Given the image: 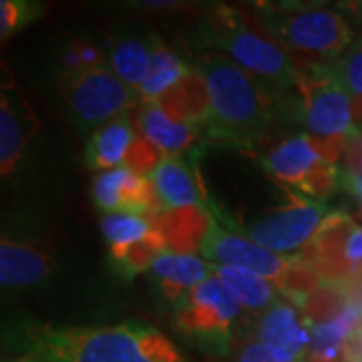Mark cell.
<instances>
[{"instance_id": "1", "label": "cell", "mask_w": 362, "mask_h": 362, "mask_svg": "<svg viewBox=\"0 0 362 362\" xmlns=\"http://www.w3.org/2000/svg\"><path fill=\"white\" fill-rule=\"evenodd\" d=\"M25 337L35 356L47 362H185L157 328L141 322L111 326H28Z\"/></svg>"}, {"instance_id": "2", "label": "cell", "mask_w": 362, "mask_h": 362, "mask_svg": "<svg viewBox=\"0 0 362 362\" xmlns=\"http://www.w3.org/2000/svg\"><path fill=\"white\" fill-rule=\"evenodd\" d=\"M206 85L209 101L207 135L233 143L259 139L274 121V93L220 52H206L192 61Z\"/></svg>"}, {"instance_id": "3", "label": "cell", "mask_w": 362, "mask_h": 362, "mask_svg": "<svg viewBox=\"0 0 362 362\" xmlns=\"http://www.w3.org/2000/svg\"><path fill=\"white\" fill-rule=\"evenodd\" d=\"M195 45L228 57L264 85L274 87V93L294 89L302 77V69L284 47L233 8L221 6L206 16L199 23Z\"/></svg>"}, {"instance_id": "4", "label": "cell", "mask_w": 362, "mask_h": 362, "mask_svg": "<svg viewBox=\"0 0 362 362\" xmlns=\"http://www.w3.org/2000/svg\"><path fill=\"white\" fill-rule=\"evenodd\" d=\"M262 28L304 69L330 66L350 45L352 33L340 11L324 4H264Z\"/></svg>"}, {"instance_id": "5", "label": "cell", "mask_w": 362, "mask_h": 362, "mask_svg": "<svg viewBox=\"0 0 362 362\" xmlns=\"http://www.w3.org/2000/svg\"><path fill=\"white\" fill-rule=\"evenodd\" d=\"M199 252L216 266L242 268L266 278L298 308H304L306 300L324 282L310 262L296 256H282L258 246L247 235H242L233 228H226L214 211Z\"/></svg>"}, {"instance_id": "6", "label": "cell", "mask_w": 362, "mask_h": 362, "mask_svg": "<svg viewBox=\"0 0 362 362\" xmlns=\"http://www.w3.org/2000/svg\"><path fill=\"white\" fill-rule=\"evenodd\" d=\"M195 156L165 157L149 175L159 202L153 218L159 230L177 244L202 240L211 220V209L197 180Z\"/></svg>"}, {"instance_id": "7", "label": "cell", "mask_w": 362, "mask_h": 362, "mask_svg": "<svg viewBox=\"0 0 362 362\" xmlns=\"http://www.w3.org/2000/svg\"><path fill=\"white\" fill-rule=\"evenodd\" d=\"M346 143L322 141L310 135H294L278 143L262 159L266 173L294 194L322 199L338 185L337 161Z\"/></svg>"}, {"instance_id": "8", "label": "cell", "mask_w": 362, "mask_h": 362, "mask_svg": "<svg viewBox=\"0 0 362 362\" xmlns=\"http://www.w3.org/2000/svg\"><path fill=\"white\" fill-rule=\"evenodd\" d=\"M292 103L296 121L316 139L349 143L358 133L352 95L332 73V65L304 69Z\"/></svg>"}, {"instance_id": "9", "label": "cell", "mask_w": 362, "mask_h": 362, "mask_svg": "<svg viewBox=\"0 0 362 362\" xmlns=\"http://www.w3.org/2000/svg\"><path fill=\"white\" fill-rule=\"evenodd\" d=\"M59 83L75 119L89 127H101L139 103V93L125 85L107 63L63 73Z\"/></svg>"}, {"instance_id": "10", "label": "cell", "mask_w": 362, "mask_h": 362, "mask_svg": "<svg viewBox=\"0 0 362 362\" xmlns=\"http://www.w3.org/2000/svg\"><path fill=\"white\" fill-rule=\"evenodd\" d=\"M328 216V206L322 199L292 194L288 204L250 221L246 233L258 246L282 256H292L298 250L314 244Z\"/></svg>"}, {"instance_id": "11", "label": "cell", "mask_w": 362, "mask_h": 362, "mask_svg": "<svg viewBox=\"0 0 362 362\" xmlns=\"http://www.w3.org/2000/svg\"><path fill=\"white\" fill-rule=\"evenodd\" d=\"M242 314L244 306L214 274L206 282L195 286L175 306V324L181 332L195 337L204 344L223 350Z\"/></svg>"}, {"instance_id": "12", "label": "cell", "mask_w": 362, "mask_h": 362, "mask_svg": "<svg viewBox=\"0 0 362 362\" xmlns=\"http://www.w3.org/2000/svg\"><path fill=\"white\" fill-rule=\"evenodd\" d=\"M39 119L26 99L25 90L14 83L11 71L2 63L0 85V169L8 177L18 168L28 143L39 131Z\"/></svg>"}, {"instance_id": "13", "label": "cell", "mask_w": 362, "mask_h": 362, "mask_svg": "<svg viewBox=\"0 0 362 362\" xmlns=\"http://www.w3.org/2000/svg\"><path fill=\"white\" fill-rule=\"evenodd\" d=\"M93 199L95 206L103 209L105 214L129 211L156 216L159 211L151 180L127 168L101 171L93 181Z\"/></svg>"}, {"instance_id": "14", "label": "cell", "mask_w": 362, "mask_h": 362, "mask_svg": "<svg viewBox=\"0 0 362 362\" xmlns=\"http://www.w3.org/2000/svg\"><path fill=\"white\" fill-rule=\"evenodd\" d=\"M149 272L153 274L163 296L168 298L173 306H177L195 286L206 282L207 278L216 274V264L202 259L195 254L168 250L153 259Z\"/></svg>"}, {"instance_id": "15", "label": "cell", "mask_w": 362, "mask_h": 362, "mask_svg": "<svg viewBox=\"0 0 362 362\" xmlns=\"http://www.w3.org/2000/svg\"><path fill=\"white\" fill-rule=\"evenodd\" d=\"M137 129L147 141L161 151L163 157H181L194 147L195 139L202 135L197 125L169 115L157 103H141L137 109Z\"/></svg>"}, {"instance_id": "16", "label": "cell", "mask_w": 362, "mask_h": 362, "mask_svg": "<svg viewBox=\"0 0 362 362\" xmlns=\"http://www.w3.org/2000/svg\"><path fill=\"white\" fill-rule=\"evenodd\" d=\"M310 328L308 318L300 316L294 304L276 302L270 310L264 312L256 328V340L274 344L298 361L306 362L312 344Z\"/></svg>"}, {"instance_id": "17", "label": "cell", "mask_w": 362, "mask_h": 362, "mask_svg": "<svg viewBox=\"0 0 362 362\" xmlns=\"http://www.w3.org/2000/svg\"><path fill=\"white\" fill-rule=\"evenodd\" d=\"M47 252L28 242L2 238L0 244V282L6 288H25L42 282L52 270Z\"/></svg>"}, {"instance_id": "18", "label": "cell", "mask_w": 362, "mask_h": 362, "mask_svg": "<svg viewBox=\"0 0 362 362\" xmlns=\"http://www.w3.org/2000/svg\"><path fill=\"white\" fill-rule=\"evenodd\" d=\"M137 135L139 129L131 121L129 113L111 119L93 133L87 145V165L101 171L123 168Z\"/></svg>"}, {"instance_id": "19", "label": "cell", "mask_w": 362, "mask_h": 362, "mask_svg": "<svg viewBox=\"0 0 362 362\" xmlns=\"http://www.w3.org/2000/svg\"><path fill=\"white\" fill-rule=\"evenodd\" d=\"M189 73H192V65H187L177 52H173L161 40L156 39L151 52V66L139 89V103H153L161 99L175 85H180Z\"/></svg>"}, {"instance_id": "20", "label": "cell", "mask_w": 362, "mask_h": 362, "mask_svg": "<svg viewBox=\"0 0 362 362\" xmlns=\"http://www.w3.org/2000/svg\"><path fill=\"white\" fill-rule=\"evenodd\" d=\"M153 40H145L141 37H119L111 42L109 51V66L115 71V75L131 89H141L151 66V52Z\"/></svg>"}, {"instance_id": "21", "label": "cell", "mask_w": 362, "mask_h": 362, "mask_svg": "<svg viewBox=\"0 0 362 362\" xmlns=\"http://www.w3.org/2000/svg\"><path fill=\"white\" fill-rule=\"evenodd\" d=\"M216 276L220 278L233 298L244 306V310L262 312L270 310L278 302V288L262 278L254 272L242 270V268H228V266H216Z\"/></svg>"}, {"instance_id": "22", "label": "cell", "mask_w": 362, "mask_h": 362, "mask_svg": "<svg viewBox=\"0 0 362 362\" xmlns=\"http://www.w3.org/2000/svg\"><path fill=\"white\" fill-rule=\"evenodd\" d=\"M101 230H103V238L109 246V256H111L147 240L159 228L153 216L115 211V214H105L101 220Z\"/></svg>"}, {"instance_id": "23", "label": "cell", "mask_w": 362, "mask_h": 362, "mask_svg": "<svg viewBox=\"0 0 362 362\" xmlns=\"http://www.w3.org/2000/svg\"><path fill=\"white\" fill-rule=\"evenodd\" d=\"M332 73L342 83V87L352 95V99H362V45H354L344 57L332 65Z\"/></svg>"}, {"instance_id": "24", "label": "cell", "mask_w": 362, "mask_h": 362, "mask_svg": "<svg viewBox=\"0 0 362 362\" xmlns=\"http://www.w3.org/2000/svg\"><path fill=\"white\" fill-rule=\"evenodd\" d=\"M39 13V6L21 2V0H2L0 2V37L6 39L14 30L25 26Z\"/></svg>"}, {"instance_id": "25", "label": "cell", "mask_w": 362, "mask_h": 362, "mask_svg": "<svg viewBox=\"0 0 362 362\" xmlns=\"http://www.w3.org/2000/svg\"><path fill=\"white\" fill-rule=\"evenodd\" d=\"M233 362H302L294 358L292 354H288L282 349L262 342V340H252L246 346L235 354Z\"/></svg>"}, {"instance_id": "26", "label": "cell", "mask_w": 362, "mask_h": 362, "mask_svg": "<svg viewBox=\"0 0 362 362\" xmlns=\"http://www.w3.org/2000/svg\"><path fill=\"white\" fill-rule=\"evenodd\" d=\"M103 57L97 47H93L90 42H78L77 40L69 47V51L63 57V65H65L63 73H77V71L103 65Z\"/></svg>"}, {"instance_id": "27", "label": "cell", "mask_w": 362, "mask_h": 362, "mask_svg": "<svg viewBox=\"0 0 362 362\" xmlns=\"http://www.w3.org/2000/svg\"><path fill=\"white\" fill-rule=\"evenodd\" d=\"M344 361L346 362H362V320H361V324L356 326L354 334L350 337L349 344H346Z\"/></svg>"}, {"instance_id": "28", "label": "cell", "mask_w": 362, "mask_h": 362, "mask_svg": "<svg viewBox=\"0 0 362 362\" xmlns=\"http://www.w3.org/2000/svg\"><path fill=\"white\" fill-rule=\"evenodd\" d=\"M344 185H346L350 192H352V194L356 195V197L362 202V175H358V177H352V180H344Z\"/></svg>"}, {"instance_id": "29", "label": "cell", "mask_w": 362, "mask_h": 362, "mask_svg": "<svg viewBox=\"0 0 362 362\" xmlns=\"http://www.w3.org/2000/svg\"><path fill=\"white\" fill-rule=\"evenodd\" d=\"M16 362H47V361H42V358H39V356L30 354V356H25V358H21V361H16Z\"/></svg>"}, {"instance_id": "30", "label": "cell", "mask_w": 362, "mask_h": 362, "mask_svg": "<svg viewBox=\"0 0 362 362\" xmlns=\"http://www.w3.org/2000/svg\"><path fill=\"white\" fill-rule=\"evenodd\" d=\"M361 45H362V39H361Z\"/></svg>"}]
</instances>
